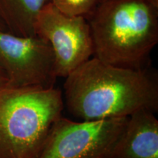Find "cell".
Instances as JSON below:
<instances>
[{"label":"cell","mask_w":158,"mask_h":158,"mask_svg":"<svg viewBox=\"0 0 158 158\" xmlns=\"http://www.w3.org/2000/svg\"><path fill=\"white\" fill-rule=\"evenodd\" d=\"M128 117L75 122L60 116L36 158H84L110 150Z\"/></svg>","instance_id":"cell-5"},{"label":"cell","mask_w":158,"mask_h":158,"mask_svg":"<svg viewBox=\"0 0 158 158\" xmlns=\"http://www.w3.org/2000/svg\"><path fill=\"white\" fill-rule=\"evenodd\" d=\"M50 0H0V21L5 31L18 36L35 35L39 13Z\"/></svg>","instance_id":"cell-8"},{"label":"cell","mask_w":158,"mask_h":158,"mask_svg":"<svg viewBox=\"0 0 158 158\" xmlns=\"http://www.w3.org/2000/svg\"><path fill=\"white\" fill-rule=\"evenodd\" d=\"M35 31L52 48L56 78H65L93 56V40L86 18L65 14L51 2L37 15Z\"/></svg>","instance_id":"cell-4"},{"label":"cell","mask_w":158,"mask_h":158,"mask_svg":"<svg viewBox=\"0 0 158 158\" xmlns=\"http://www.w3.org/2000/svg\"><path fill=\"white\" fill-rule=\"evenodd\" d=\"M110 150H108V151L102 152H100L98 154H94V155H89L88 157H84V158H108V152H109Z\"/></svg>","instance_id":"cell-11"},{"label":"cell","mask_w":158,"mask_h":158,"mask_svg":"<svg viewBox=\"0 0 158 158\" xmlns=\"http://www.w3.org/2000/svg\"><path fill=\"white\" fill-rule=\"evenodd\" d=\"M64 107L59 89H1L0 158H36Z\"/></svg>","instance_id":"cell-3"},{"label":"cell","mask_w":158,"mask_h":158,"mask_svg":"<svg viewBox=\"0 0 158 158\" xmlns=\"http://www.w3.org/2000/svg\"><path fill=\"white\" fill-rule=\"evenodd\" d=\"M0 30H3V31H5V27H4L2 23H1V21H0Z\"/></svg>","instance_id":"cell-12"},{"label":"cell","mask_w":158,"mask_h":158,"mask_svg":"<svg viewBox=\"0 0 158 158\" xmlns=\"http://www.w3.org/2000/svg\"><path fill=\"white\" fill-rule=\"evenodd\" d=\"M6 86H8V79L2 69L0 68V89L6 87Z\"/></svg>","instance_id":"cell-10"},{"label":"cell","mask_w":158,"mask_h":158,"mask_svg":"<svg viewBox=\"0 0 158 158\" xmlns=\"http://www.w3.org/2000/svg\"><path fill=\"white\" fill-rule=\"evenodd\" d=\"M54 54L43 37L0 30V68L11 87H54Z\"/></svg>","instance_id":"cell-6"},{"label":"cell","mask_w":158,"mask_h":158,"mask_svg":"<svg viewBox=\"0 0 158 158\" xmlns=\"http://www.w3.org/2000/svg\"><path fill=\"white\" fill-rule=\"evenodd\" d=\"M106 0H50L51 3L62 13L86 19Z\"/></svg>","instance_id":"cell-9"},{"label":"cell","mask_w":158,"mask_h":158,"mask_svg":"<svg viewBox=\"0 0 158 158\" xmlns=\"http://www.w3.org/2000/svg\"><path fill=\"white\" fill-rule=\"evenodd\" d=\"M108 158H158V120L155 112L141 110L130 116Z\"/></svg>","instance_id":"cell-7"},{"label":"cell","mask_w":158,"mask_h":158,"mask_svg":"<svg viewBox=\"0 0 158 158\" xmlns=\"http://www.w3.org/2000/svg\"><path fill=\"white\" fill-rule=\"evenodd\" d=\"M86 20L94 57L121 68L149 67L158 42V0H106Z\"/></svg>","instance_id":"cell-2"},{"label":"cell","mask_w":158,"mask_h":158,"mask_svg":"<svg viewBox=\"0 0 158 158\" xmlns=\"http://www.w3.org/2000/svg\"><path fill=\"white\" fill-rule=\"evenodd\" d=\"M64 104L81 121L128 117L158 110V79L148 68L114 66L93 57L65 78Z\"/></svg>","instance_id":"cell-1"}]
</instances>
